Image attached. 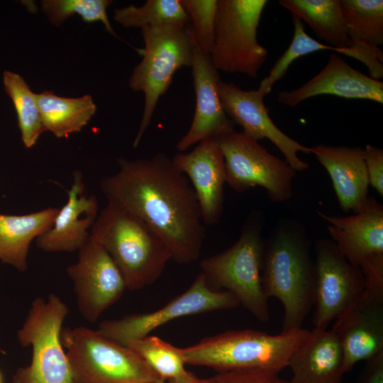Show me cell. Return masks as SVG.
<instances>
[{
  "instance_id": "cell-1",
  "label": "cell",
  "mask_w": 383,
  "mask_h": 383,
  "mask_svg": "<svg viewBox=\"0 0 383 383\" xmlns=\"http://www.w3.org/2000/svg\"><path fill=\"white\" fill-rule=\"evenodd\" d=\"M118 171L100 181L112 203L145 221L180 264L197 260L206 235L196 194L165 153L150 159L117 160Z\"/></svg>"
},
{
  "instance_id": "cell-2",
  "label": "cell",
  "mask_w": 383,
  "mask_h": 383,
  "mask_svg": "<svg viewBox=\"0 0 383 383\" xmlns=\"http://www.w3.org/2000/svg\"><path fill=\"white\" fill-rule=\"evenodd\" d=\"M311 243L296 219L282 218L265 240L261 280L269 299L283 306L282 332L301 328L314 306L316 272Z\"/></svg>"
},
{
  "instance_id": "cell-3",
  "label": "cell",
  "mask_w": 383,
  "mask_h": 383,
  "mask_svg": "<svg viewBox=\"0 0 383 383\" xmlns=\"http://www.w3.org/2000/svg\"><path fill=\"white\" fill-rule=\"evenodd\" d=\"M90 235L109 252L131 291L155 282L172 260L170 250L152 228L110 202L96 218Z\"/></svg>"
},
{
  "instance_id": "cell-4",
  "label": "cell",
  "mask_w": 383,
  "mask_h": 383,
  "mask_svg": "<svg viewBox=\"0 0 383 383\" xmlns=\"http://www.w3.org/2000/svg\"><path fill=\"white\" fill-rule=\"evenodd\" d=\"M302 328L277 335L252 330H230L180 348L184 363L217 372L260 370L279 374L288 367L293 353L308 338Z\"/></svg>"
},
{
  "instance_id": "cell-5",
  "label": "cell",
  "mask_w": 383,
  "mask_h": 383,
  "mask_svg": "<svg viewBox=\"0 0 383 383\" xmlns=\"http://www.w3.org/2000/svg\"><path fill=\"white\" fill-rule=\"evenodd\" d=\"M263 225L262 213L252 211L237 241L224 251L201 260L200 267L212 287L230 292L240 306L259 322L266 323L270 311L261 280L265 240Z\"/></svg>"
},
{
  "instance_id": "cell-6",
  "label": "cell",
  "mask_w": 383,
  "mask_h": 383,
  "mask_svg": "<svg viewBox=\"0 0 383 383\" xmlns=\"http://www.w3.org/2000/svg\"><path fill=\"white\" fill-rule=\"evenodd\" d=\"M61 341L74 383H150L160 379L135 352L97 330L64 328Z\"/></svg>"
},
{
  "instance_id": "cell-7",
  "label": "cell",
  "mask_w": 383,
  "mask_h": 383,
  "mask_svg": "<svg viewBox=\"0 0 383 383\" xmlns=\"http://www.w3.org/2000/svg\"><path fill=\"white\" fill-rule=\"evenodd\" d=\"M143 59L131 75L128 86L145 96L140 125L133 142L137 148L152 118L159 99L170 87L176 71L191 67L193 34L186 26L145 27L141 29Z\"/></svg>"
},
{
  "instance_id": "cell-8",
  "label": "cell",
  "mask_w": 383,
  "mask_h": 383,
  "mask_svg": "<svg viewBox=\"0 0 383 383\" xmlns=\"http://www.w3.org/2000/svg\"><path fill=\"white\" fill-rule=\"evenodd\" d=\"M67 306L55 294L38 297L30 305L17 332L22 347L32 348L30 364L19 367L12 383H74L70 363L61 341Z\"/></svg>"
},
{
  "instance_id": "cell-9",
  "label": "cell",
  "mask_w": 383,
  "mask_h": 383,
  "mask_svg": "<svg viewBox=\"0 0 383 383\" xmlns=\"http://www.w3.org/2000/svg\"><path fill=\"white\" fill-rule=\"evenodd\" d=\"M266 0H217L214 43L210 55L218 71L255 78L268 51L257 38Z\"/></svg>"
},
{
  "instance_id": "cell-10",
  "label": "cell",
  "mask_w": 383,
  "mask_h": 383,
  "mask_svg": "<svg viewBox=\"0 0 383 383\" xmlns=\"http://www.w3.org/2000/svg\"><path fill=\"white\" fill-rule=\"evenodd\" d=\"M223 155L226 183L237 192L264 188L271 201L284 203L292 196L296 172L270 153L258 141L235 130L214 138Z\"/></svg>"
},
{
  "instance_id": "cell-11",
  "label": "cell",
  "mask_w": 383,
  "mask_h": 383,
  "mask_svg": "<svg viewBox=\"0 0 383 383\" xmlns=\"http://www.w3.org/2000/svg\"><path fill=\"white\" fill-rule=\"evenodd\" d=\"M338 250L359 267L367 290L383 292V206L369 196L359 211L349 216H329L317 210Z\"/></svg>"
},
{
  "instance_id": "cell-12",
  "label": "cell",
  "mask_w": 383,
  "mask_h": 383,
  "mask_svg": "<svg viewBox=\"0 0 383 383\" xmlns=\"http://www.w3.org/2000/svg\"><path fill=\"white\" fill-rule=\"evenodd\" d=\"M240 306L230 292L212 287L201 272L192 284L179 296L154 311L133 313L118 319L101 321L97 331L120 344L141 339L172 320Z\"/></svg>"
},
{
  "instance_id": "cell-13",
  "label": "cell",
  "mask_w": 383,
  "mask_h": 383,
  "mask_svg": "<svg viewBox=\"0 0 383 383\" xmlns=\"http://www.w3.org/2000/svg\"><path fill=\"white\" fill-rule=\"evenodd\" d=\"M315 252L314 328L326 329L365 292L364 276L328 238L316 240Z\"/></svg>"
},
{
  "instance_id": "cell-14",
  "label": "cell",
  "mask_w": 383,
  "mask_h": 383,
  "mask_svg": "<svg viewBox=\"0 0 383 383\" xmlns=\"http://www.w3.org/2000/svg\"><path fill=\"white\" fill-rule=\"evenodd\" d=\"M81 315L94 323L126 289L116 263L104 246L91 235L79 250L76 263L67 267Z\"/></svg>"
},
{
  "instance_id": "cell-15",
  "label": "cell",
  "mask_w": 383,
  "mask_h": 383,
  "mask_svg": "<svg viewBox=\"0 0 383 383\" xmlns=\"http://www.w3.org/2000/svg\"><path fill=\"white\" fill-rule=\"evenodd\" d=\"M218 94L223 109L234 124L256 141L267 139L282 152L284 160L296 171L307 170L309 165L299 157L298 152L311 153L304 146L282 132L271 119L260 89L245 91L233 82L220 81Z\"/></svg>"
},
{
  "instance_id": "cell-16",
  "label": "cell",
  "mask_w": 383,
  "mask_h": 383,
  "mask_svg": "<svg viewBox=\"0 0 383 383\" xmlns=\"http://www.w3.org/2000/svg\"><path fill=\"white\" fill-rule=\"evenodd\" d=\"M191 67L195 111L189 129L176 144L181 152L205 139L216 138L235 130V124L226 114L220 100L218 84L221 79L218 71L213 67L210 56L196 45L194 35Z\"/></svg>"
},
{
  "instance_id": "cell-17",
  "label": "cell",
  "mask_w": 383,
  "mask_h": 383,
  "mask_svg": "<svg viewBox=\"0 0 383 383\" xmlns=\"http://www.w3.org/2000/svg\"><path fill=\"white\" fill-rule=\"evenodd\" d=\"M172 160L189 178L205 225H215L223 210V187L226 181L225 160L217 141L205 139L189 152H178Z\"/></svg>"
},
{
  "instance_id": "cell-18",
  "label": "cell",
  "mask_w": 383,
  "mask_h": 383,
  "mask_svg": "<svg viewBox=\"0 0 383 383\" xmlns=\"http://www.w3.org/2000/svg\"><path fill=\"white\" fill-rule=\"evenodd\" d=\"M331 331L342 347L343 372H350L356 363L383 350V300L365 290L335 319Z\"/></svg>"
},
{
  "instance_id": "cell-19",
  "label": "cell",
  "mask_w": 383,
  "mask_h": 383,
  "mask_svg": "<svg viewBox=\"0 0 383 383\" xmlns=\"http://www.w3.org/2000/svg\"><path fill=\"white\" fill-rule=\"evenodd\" d=\"M319 95L367 99L383 104V82L354 69L340 55L331 53L320 72L299 88L279 92L277 101L294 107Z\"/></svg>"
},
{
  "instance_id": "cell-20",
  "label": "cell",
  "mask_w": 383,
  "mask_h": 383,
  "mask_svg": "<svg viewBox=\"0 0 383 383\" xmlns=\"http://www.w3.org/2000/svg\"><path fill=\"white\" fill-rule=\"evenodd\" d=\"M73 184L67 192V203L59 209L52 227L35 239L36 246L46 252L79 251L90 237L97 218L98 201L87 196L83 174L73 172Z\"/></svg>"
},
{
  "instance_id": "cell-21",
  "label": "cell",
  "mask_w": 383,
  "mask_h": 383,
  "mask_svg": "<svg viewBox=\"0 0 383 383\" xmlns=\"http://www.w3.org/2000/svg\"><path fill=\"white\" fill-rule=\"evenodd\" d=\"M311 153L330 175L340 208L359 211L369 197L364 148L321 144Z\"/></svg>"
},
{
  "instance_id": "cell-22",
  "label": "cell",
  "mask_w": 383,
  "mask_h": 383,
  "mask_svg": "<svg viewBox=\"0 0 383 383\" xmlns=\"http://www.w3.org/2000/svg\"><path fill=\"white\" fill-rule=\"evenodd\" d=\"M343 353L336 335L326 329L313 328L308 338L293 353L288 367L289 383H341Z\"/></svg>"
},
{
  "instance_id": "cell-23",
  "label": "cell",
  "mask_w": 383,
  "mask_h": 383,
  "mask_svg": "<svg viewBox=\"0 0 383 383\" xmlns=\"http://www.w3.org/2000/svg\"><path fill=\"white\" fill-rule=\"evenodd\" d=\"M59 208L48 207L25 215L0 214V260L21 272L28 269L31 242L49 230Z\"/></svg>"
},
{
  "instance_id": "cell-24",
  "label": "cell",
  "mask_w": 383,
  "mask_h": 383,
  "mask_svg": "<svg viewBox=\"0 0 383 383\" xmlns=\"http://www.w3.org/2000/svg\"><path fill=\"white\" fill-rule=\"evenodd\" d=\"M294 26V35L289 48L275 62L269 74L260 82V89L265 95L268 94L274 84L282 79L287 72L290 65L304 55L319 50H331L353 57L363 63L369 71L378 65L377 52L367 45H355L352 48H336L312 38L305 31L303 21L292 13Z\"/></svg>"
},
{
  "instance_id": "cell-25",
  "label": "cell",
  "mask_w": 383,
  "mask_h": 383,
  "mask_svg": "<svg viewBox=\"0 0 383 383\" xmlns=\"http://www.w3.org/2000/svg\"><path fill=\"white\" fill-rule=\"evenodd\" d=\"M278 3L304 21L326 45L340 49L354 48L339 0H279Z\"/></svg>"
},
{
  "instance_id": "cell-26",
  "label": "cell",
  "mask_w": 383,
  "mask_h": 383,
  "mask_svg": "<svg viewBox=\"0 0 383 383\" xmlns=\"http://www.w3.org/2000/svg\"><path fill=\"white\" fill-rule=\"evenodd\" d=\"M45 131L57 138L67 137L79 132L94 115L96 107L90 95L67 98L45 91L37 94Z\"/></svg>"
},
{
  "instance_id": "cell-27",
  "label": "cell",
  "mask_w": 383,
  "mask_h": 383,
  "mask_svg": "<svg viewBox=\"0 0 383 383\" xmlns=\"http://www.w3.org/2000/svg\"><path fill=\"white\" fill-rule=\"evenodd\" d=\"M3 84L15 108L23 143L30 148L45 131L37 94L20 74L9 70L3 72Z\"/></svg>"
},
{
  "instance_id": "cell-28",
  "label": "cell",
  "mask_w": 383,
  "mask_h": 383,
  "mask_svg": "<svg viewBox=\"0 0 383 383\" xmlns=\"http://www.w3.org/2000/svg\"><path fill=\"white\" fill-rule=\"evenodd\" d=\"M113 20L124 28L186 26L190 21L180 0H148L143 6L114 10Z\"/></svg>"
},
{
  "instance_id": "cell-29",
  "label": "cell",
  "mask_w": 383,
  "mask_h": 383,
  "mask_svg": "<svg viewBox=\"0 0 383 383\" xmlns=\"http://www.w3.org/2000/svg\"><path fill=\"white\" fill-rule=\"evenodd\" d=\"M339 1L353 43L380 48L383 45V1Z\"/></svg>"
},
{
  "instance_id": "cell-30",
  "label": "cell",
  "mask_w": 383,
  "mask_h": 383,
  "mask_svg": "<svg viewBox=\"0 0 383 383\" xmlns=\"http://www.w3.org/2000/svg\"><path fill=\"white\" fill-rule=\"evenodd\" d=\"M126 346L139 355L162 380L179 377L187 371L180 348L159 337L148 335Z\"/></svg>"
},
{
  "instance_id": "cell-31",
  "label": "cell",
  "mask_w": 383,
  "mask_h": 383,
  "mask_svg": "<svg viewBox=\"0 0 383 383\" xmlns=\"http://www.w3.org/2000/svg\"><path fill=\"white\" fill-rule=\"evenodd\" d=\"M111 3L110 0H43L40 5L50 22L55 26L77 14L87 23L101 22L107 32L117 37L106 13Z\"/></svg>"
},
{
  "instance_id": "cell-32",
  "label": "cell",
  "mask_w": 383,
  "mask_h": 383,
  "mask_svg": "<svg viewBox=\"0 0 383 383\" xmlns=\"http://www.w3.org/2000/svg\"><path fill=\"white\" fill-rule=\"evenodd\" d=\"M192 21L196 45L206 55L211 53L215 38L217 0H180Z\"/></svg>"
},
{
  "instance_id": "cell-33",
  "label": "cell",
  "mask_w": 383,
  "mask_h": 383,
  "mask_svg": "<svg viewBox=\"0 0 383 383\" xmlns=\"http://www.w3.org/2000/svg\"><path fill=\"white\" fill-rule=\"evenodd\" d=\"M211 383H289L278 374L260 370H238L217 372Z\"/></svg>"
},
{
  "instance_id": "cell-34",
  "label": "cell",
  "mask_w": 383,
  "mask_h": 383,
  "mask_svg": "<svg viewBox=\"0 0 383 383\" xmlns=\"http://www.w3.org/2000/svg\"><path fill=\"white\" fill-rule=\"evenodd\" d=\"M369 184L383 196V150L372 145L364 148Z\"/></svg>"
},
{
  "instance_id": "cell-35",
  "label": "cell",
  "mask_w": 383,
  "mask_h": 383,
  "mask_svg": "<svg viewBox=\"0 0 383 383\" xmlns=\"http://www.w3.org/2000/svg\"><path fill=\"white\" fill-rule=\"evenodd\" d=\"M365 362L357 383H383V350Z\"/></svg>"
},
{
  "instance_id": "cell-36",
  "label": "cell",
  "mask_w": 383,
  "mask_h": 383,
  "mask_svg": "<svg viewBox=\"0 0 383 383\" xmlns=\"http://www.w3.org/2000/svg\"><path fill=\"white\" fill-rule=\"evenodd\" d=\"M167 383H211L210 378L202 379L196 377L192 372L186 371L183 374L170 379L167 381Z\"/></svg>"
},
{
  "instance_id": "cell-37",
  "label": "cell",
  "mask_w": 383,
  "mask_h": 383,
  "mask_svg": "<svg viewBox=\"0 0 383 383\" xmlns=\"http://www.w3.org/2000/svg\"><path fill=\"white\" fill-rule=\"evenodd\" d=\"M150 383H167V381L162 380L161 379H157L153 382H151Z\"/></svg>"
},
{
  "instance_id": "cell-38",
  "label": "cell",
  "mask_w": 383,
  "mask_h": 383,
  "mask_svg": "<svg viewBox=\"0 0 383 383\" xmlns=\"http://www.w3.org/2000/svg\"><path fill=\"white\" fill-rule=\"evenodd\" d=\"M2 382H3L2 376H1V374L0 372V383H2Z\"/></svg>"
},
{
  "instance_id": "cell-39",
  "label": "cell",
  "mask_w": 383,
  "mask_h": 383,
  "mask_svg": "<svg viewBox=\"0 0 383 383\" xmlns=\"http://www.w3.org/2000/svg\"><path fill=\"white\" fill-rule=\"evenodd\" d=\"M0 352L5 353V352H4V350H2L1 348H0Z\"/></svg>"
}]
</instances>
